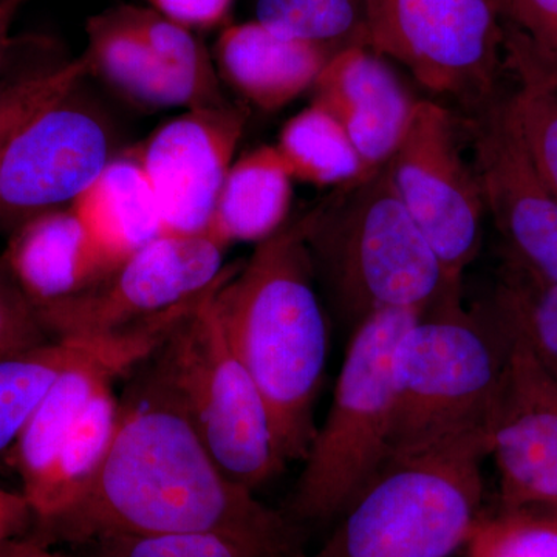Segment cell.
Here are the masks:
<instances>
[{"instance_id": "1", "label": "cell", "mask_w": 557, "mask_h": 557, "mask_svg": "<svg viewBox=\"0 0 557 557\" xmlns=\"http://www.w3.org/2000/svg\"><path fill=\"white\" fill-rule=\"evenodd\" d=\"M160 348L132 370L100 471L78 497L36 520L30 536L73 548L108 536L215 533L259 557H311L284 511L219 467Z\"/></svg>"}, {"instance_id": "2", "label": "cell", "mask_w": 557, "mask_h": 557, "mask_svg": "<svg viewBox=\"0 0 557 557\" xmlns=\"http://www.w3.org/2000/svg\"><path fill=\"white\" fill-rule=\"evenodd\" d=\"M311 218L313 211L259 242L247 262L223 271L214 295L231 344L269 406L285 465L304 460L313 442L314 406L327 366Z\"/></svg>"}, {"instance_id": "3", "label": "cell", "mask_w": 557, "mask_h": 557, "mask_svg": "<svg viewBox=\"0 0 557 557\" xmlns=\"http://www.w3.org/2000/svg\"><path fill=\"white\" fill-rule=\"evenodd\" d=\"M509 348L511 332L490 304L467 310L453 295L421 314L395 355L388 460L487 432Z\"/></svg>"}, {"instance_id": "4", "label": "cell", "mask_w": 557, "mask_h": 557, "mask_svg": "<svg viewBox=\"0 0 557 557\" xmlns=\"http://www.w3.org/2000/svg\"><path fill=\"white\" fill-rule=\"evenodd\" d=\"M309 247L341 313L357 327L380 310L426 313L461 295L399 199L388 166L311 209Z\"/></svg>"}, {"instance_id": "5", "label": "cell", "mask_w": 557, "mask_h": 557, "mask_svg": "<svg viewBox=\"0 0 557 557\" xmlns=\"http://www.w3.org/2000/svg\"><path fill=\"white\" fill-rule=\"evenodd\" d=\"M487 432L388 460L311 557H450L483 516Z\"/></svg>"}, {"instance_id": "6", "label": "cell", "mask_w": 557, "mask_h": 557, "mask_svg": "<svg viewBox=\"0 0 557 557\" xmlns=\"http://www.w3.org/2000/svg\"><path fill=\"white\" fill-rule=\"evenodd\" d=\"M421 314L380 310L355 327L327 417L317 429L284 511L300 530L335 523L386 465L394 426L395 355Z\"/></svg>"}, {"instance_id": "7", "label": "cell", "mask_w": 557, "mask_h": 557, "mask_svg": "<svg viewBox=\"0 0 557 557\" xmlns=\"http://www.w3.org/2000/svg\"><path fill=\"white\" fill-rule=\"evenodd\" d=\"M222 276L160 351L209 453L228 478L256 491L287 465L278 454L265 398L231 344L215 306Z\"/></svg>"}, {"instance_id": "8", "label": "cell", "mask_w": 557, "mask_h": 557, "mask_svg": "<svg viewBox=\"0 0 557 557\" xmlns=\"http://www.w3.org/2000/svg\"><path fill=\"white\" fill-rule=\"evenodd\" d=\"M369 49L435 94L485 100L505 50L497 0H368Z\"/></svg>"}, {"instance_id": "9", "label": "cell", "mask_w": 557, "mask_h": 557, "mask_svg": "<svg viewBox=\"0 0 557 557\" xmlns=\"http://www.w3.org/2000/svg\"><path fill=\"white\" fill-rule=\"evenodd\" d=\"M228 247L209 230L163 234L94 287L36 311L51 339L109 335L201 295L225 270Z\"/></svg>"}, {"instance_id": "10", "label": "cell", "mask_w": 557, "mask_h": 557, "mask_svg": "<svg viewBox=\"0 0 557 557\" xmlns=\"http://www.w3.org/2000/svg\"><path fill=\"white\" fill-rule=\"evenodd\" d=\"M453 123L437 102L417 101L387 166L410 218L450 281L461 284L482 248L486 207L478 174L460 156Z\"/></svg>"}, {"instance_id": "11", "label": "cell", "mask_w": 557, "mask_h": 557, "mask_svg": "<svg viewBox=\"0 0 557 557\" xmlns=\"http://www.w3.org/2000/svg\"><path fill=\"white\" fill-rule=\"evenodd\" d=\"M73 94L40 110L0 168V223L20 226L78 199L113 160L108 124Z\"/></svg>"}, {"instance_id": "12", "label": "cell", "mask_w": 557, "mask_h": 557, "mask_svg": "<svg viewBox=\"0 0 557 557\" xmlns=\"http://www.w3.org/2000/svg\"><path fill=\"white\" fill-rule=\"evenodd\" d=\"M245 123L244 109L230 101L188 109L135 149L159 205L164 233L208 231Z\"/></svg>"}, {"instance_id": "13", "label": "cell", "mask_w": 557, "mask_h": 557, "mask_svg": "<svg viewBox=\"0 0 557 557\" xmlns=\"http://www.w3.org/2000/svg\"><path fill=\"white\" fill-rule=\"evenodd\" d=\"M507 327L511 348L487 421L490 456L500 474L504 509L552 507L557 505V381Z\"/></svg>"}, {"instance_id": "14", "label": "cell", "mask_w": 557, "mask_h": 557, "mask_svg": "<svg viewBox=\"0 0 557 557\" xmlns=\"http://www.w3.org/2000/svg\"><path fill=\"white\" fill-rule=\"evenodd\" d=\"M203 293L131 327L95 336L87 350L62 370L9 456L20 472L24 490L40 478L62 438L91 403L112 388L115 380L152 357L180 322L196 309Z\"/></svg>"}, {"instance_id": "15", "label": "cell", "mask_w": 557, "mask_h": 557, "mask_svg": "<svg viewBox=\"0 0 557 557\" xmlns=\"http://www.w3.org/2000/svg\"><path fill=\"white\" fill-rule=\"evenodd\" d=\"M475 159L486 211L507 255L557 284V199L539 178L502 102L479 126Z\"/></svg>"}, {"instance_id": "16", "label": "cell", "mask_w": 557, "mask_h": 557, "mask_svg": "<svg viewBox=\"0 0 557 557\" xmlns=\"http://www.w3.org/2000/svg\"><path fill=\"white\" fill-rule=\"evenodd\" d=\"M313 91V101L335 115L354 143L362 182L383 170L405 137L417 104L384 58L369 47L338 51L319 73Z\"/></svg>"}, {"instance_id": "17", "label": "cell", "mask_w": 557, "mask_h": 557, "mask_svg": "<svg viewBox=\"0 0 557 557\" xmlns=\"http://www.w3.org/2000/svg\"><path fill=\"white\" fill-rule=\"evenodd\" d=\"M2 263L35 306L94 287L115 270L70 207L17 226Z\"/></svg>"}, {"instance_id": "18", "label": "cell", "mask_w": 557, "mask_h": 557, "mask_svg": "<svg viewBox=\"0 0 557 557\" xmlns=\"http://www.w3.org/2000/svg\"><path fill=\"white\" fill-rule=\"evenodd\" d=\"M86 32L84 58L89 73L135 104L188 110L228 101L220 87L207 86L164 64L116 9L91 17Z\"/></svg>"}, {"instance_id": "19", "label": "cell", "mask_w": 557, "mask_h": 557, "mask_svg": "<svg viewBox=\"0 0 557 557\" xmlns=\"http://www.w3.org/2000/svg\"><path fill=\"white\" fill-rule=\"evenodd\" d=\"M333 54L258 21L228 25L215 44L220 75L256 108L276 112L313 89Z\"/></svg>"}, {"instance_id": "20", "label": "cell", "mask_w": 557, "mask_h": 557, "mask_svg": "<svg viewBox=\"0 0 557 557\" xmlns=\"http://www.w3.org/2000/svg\"><path fill=\"white\" fill-rule=\"evenodd\" d=\"M70 208L115 269L139 248L166 234L135 149L113 157Z\"/></svg>"}, {"instance_id": "21", "label": "cell", "mask_w": 557, "mask_h": 557, "mask_svg": "<svg viewBox=\"0 0 557 557\" xmlns=\"http://www.w3.org/2000/svg\"><path fill=\"white\" fill-rule=\"evenodd\" d=\"M293 178L276 146H260L234 161L208 230L219 239L262 242L287 223Z\"/></svg>"}, {"instance_id": "22", "label": "cell", "mask_w": 557, "mask_h": 557, "mask_svg": "<svg viewBox=\"0 0 557 557\" xmlns=\"http://www.w3.org/2000/svg\"><path fill=\"white\" fill-rule=\"evenodd\" d=\"M119 417L120 399L108 388L76 420L40 478L22 491L35 511V522L49 518L89 486L108 456Z\"/></svg>"}, {"instance_id": "23", "label": "cell", "mask_w": 557, "mask_h": 557, "mask_svg": "<svg viewBox=\"0 0 557 557\" xmlns=\"http://www.w3.org/2000/svg\"><path fill=\"white\" fill-rule=\"evenodd\" d=\"M505 51L519 87L502 101L539 178L557 199V81L520 33L505 27Z\"/></svg>"}, {"instance_id": "24", "label": "cell", "mask_w": 557, "mask_h": 557, "mask_svg": "<svg viewBox=\"0 0 557 557\" xmlns=\"http://www.w3.org/2000/svg\"><path fill=\"white\" fill-rule=\"evenodd\" d=\"M276 146L289 174L319 188L346 189L362 182L354 143L335 115L311 101L282 127Z\"/></svg>"}, {"instance_id": "25", "label": "cell", "mask_w": 557, "mask_h": 557, "mask_svg": "<svg viewBox=\"0 0 557 557\" xmlns=\"http://www.w3.org/2000/svg\"><path fill=\"white\" fill-rule=\"evenodd\" d=\"M90 341L53 339L0 358V457L10 456L51 384L87 350Z\"/></svg>"}, {"instance_id": "26", "label": "cell", "mask_w": 557, "mask_h": 557, "mask_svg": "<svg viewBox=\"0 0 557 557\" xmlns=\"http://www.w3.org/2000/svg\"><path fill=\"white\" fill-rule=\"evenodd\" d=\"M487 304L557 381V284L505 252Z\"/></svg>"}, {"instance_id": "27", "label": "cell", "mask_w": 557, "mask_h": 557, "mask_svg": "<svg viewBox=\"0 0 557 557\" xmlns=\"http://www.w3.org/2000/svg\"><path fill=\"white\" fill-rule=\"evenodd\" d=\"M256 20L329 53L369 47L368 0H255Z\"/></svg>"}, {"instance_id": "28", "label": "cell", "mask_w": 557, "mask_h": 557, "mask_svg": "<svg viewBox=\"0 0 557 557\" xmlns=\"http://www.w3.org/2000/svg\"><path fill=\"white\" fill-rule=\"evenodd\" d=\"M467 557H557V515L547 508H519L482 516Z\"/></svg>"}, {"instance_id": "29", "label": "cell", "mask_w": 557, "mask_h": 557, "mask_svg": "<svg viewBox=\"0 0 557 557\" xmlns=\"http://www.w3.org/2000/svg\"><path fill=\"white\" fill-rule=\"evenodd\" d=\"M89 73L86 58L30 73L0 86V168L13 138L50 104L67 97Z\"/></svg>"}, {"instance_id": "30", "label": "cell", "mask_w": 557, "mask_h": 557, "mask_svg": "<svg viewBox=\"0 0 557 557\" xmlns=\"http://www.w3.org/2000/svg\"><path fill=\"white\" fill-rule=\"evenodd\" d=\"M116 10L164 64L207 86L220 87L211 57L194 30L153 9L121 5Z\"/></svg>"}, {"instance_id": "31", "label": "cell", "mask_w": 557, "mask_h": 557, "mask_svg": "<svg viewBox=\"0 0 557 557\" xmlns=\"http://www.w3.org/2000/svg\"><path fill=\"white\" fill-rule=\"evenodd\" d=\"M73 549L75 557H259L239 542L215 533L108 536Z\"/></svg>"}, {"instance_id": "32", "label": "cell", "mask_w": 557, "mask_h": 557, "mask_svg": "<svg viewBox=\"0 0 557 557\" xmlns=\"http://www.w3.org/2000/svg\"><path fill=\"white\" fill-rule=\"evenodd\" d=\"M47 335L35 304L22 292L0 262V358L44 346Z\"/></svg>"}, {"instance_id": "33", "label": "cell", "mask_w": 557, "mask_h": 557, "mask_svg": "<svg viewBox=\"0 0 557 557\" xmlns=\"http://www.w3.org/2000/svg\"><path fill=\"white\" fill-rule=\"evenodd\" d=\"M504 24L520 33L537 53L557 50V0H497Z\"/></svg>"}, {"instance_id": "34", "label": "cell", "mask_w": 557, "mask_h": 557, "mask_svg": "<svg viewBox=\"0 0 557 557\" xmlns=\"http://www.w3.org/2000/svg\"><path fill=\"white\" fill-rule=\"evenodd\" d=\"M153 10L190 30H207L225 22L234 0H149Z\"/></svg>"}, {"instance_id": "35", "label": "cell", "mask_w": 557, "mask_h": 557, "mask_svg": "<svg viewBox=\"0 0 557 557\" xmlns=\"http://www.w3.org/2000/svg\"><path fill=\"white\" fill-rule=\"evenodd\" d=\"M35 527V511L24 493L0 486V542L25 537Z\"/></svg>"}, {"instance_id": "36", "label": "cell", "mask_w": 557, "mask_h": 557, "mask_svg": "<svg viewBox=\"0 0 557 557\" xmlns=\"http://www.w3.org/2000/svg\"><path fill=\"white\" fill-rule=\"evenodd\" d=\"M0 557H73L30 536L0 542Z\"/></svg>"}, {"instance_id": "37", "label": "cell", "mask_w": 557, "mask_h": 557, "mask_svg": "<svg viewBox=\"0 0 557 557\" xmlns=\"http://www.w3.org/2000/svg\"><path fill=\"white\" fill-rule=\"evenodd\" d=\"M30 0H0V58L9 46L10 32L17 14Z\"/></svg>"}, {"instance_id": "38", "label": "cell", "mask_w": 557, "mask_h": 557, "mask_svg": "<svg viewBox=\"0 0 557 557\" xmlns=\"http://www.w3.org/2000/svg\"><path fill=\"white\" fill-rule=\"evenodd\" d=\"M531 50H533V53L536 54V58L539 61H541V64L544 65L545 69H547L549 75H552L553 78L557 81V50L552 51V53L547 54L537 53V51L534 50L533 47H531Z\"/></svg>"}, {"instance_id": "39", "label": "cell", "mask_w": 557, "mask_h": 557, "mask_svg": "<svg viewBox=\"0 0 557 557\" xmlns=\"http://www.w3.org/2000/svg\"><path fill=\"white\" fill-rule=\"evenodd\" d=\"M542 508L552 509V511L556 512V515H557V505H552V507H542Z\"/></svg>"}]
</instances>
